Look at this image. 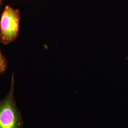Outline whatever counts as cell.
<instances>
[{"label":"cell","mask_w":128,"mask_h":128,"mask_svg":"<svg viewBox=\"0 0 128 128\" xmlns=\"http://www.w3.org/2000/svg\"><path fill=\"white\" fill-rule=\"evenodd\" d=\"M20 20V10L6 5L0 20V41L2 44L8 45L17 38Z\"/></svg>","instance_id":"7a4b0ae2"},{"label":"cell","mask_w":128,"mask_h":128,"mask_svg":"<svg viewBox=\"0 0 128 128\" xmlns=\"http://www.w3.org/2000/svg\"><path fill=\"white\" fill-rule=\"evenodd\" d=\"M3 2H4V0H0V10L1 9V7L3 4Z\"/></svg>","instance_id":"277c9868"},{"label":"cell","mask_w":128,"mask_h":128,"mask_svg":"<svg viewBox=\"0 0 128 128\" xmlns=\"http://www.w3.org/2000/svg\"><path fill=\"white\" fill-rule=\"evenodd\" d=\"M8 69V61L0 50V74L4 73Z\"/></svg>","instance_id":"3957f363"},{"label":"cell","mask_w":128,"mask_h":128,"mask_svg":"<svg viewBox=\"0 0 128 128\" xmlns=\"http://www.w3.org/2000/svg\"><path fill=\"white\" fill-rule=\"evenodd\" d=\"M14 74L8 94L0 100V128H23V119L14 97Z\"/></svg>","instance_id":"6da1fadb"}]
</instances>
